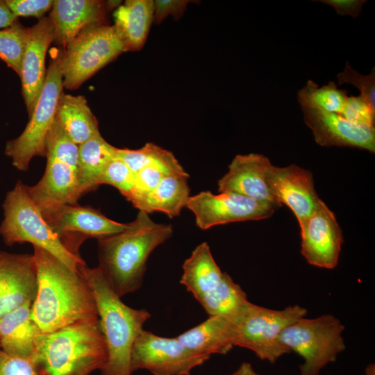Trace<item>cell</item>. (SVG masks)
Here are the masks:
<instances>
[{"mask_svg":"<svg viewBox=\"0 0 375 375\" xmlns=\"http://www.w3.org/2000/svg\"><path fill=\"white\" fill-rule=\"evenodd\" d=\"M37 290L31 317L42 333H49L80 320L98 317L95 301L78 272L54 256L33 246Z\"/></svg>","mask_w":375,"mask_h":375,"instance_id":"6da1fadb","label":"cell"},{"mask_svg":"<svg viewBox=\"0 0 375 375\" xmlns=\"http://www.w3.org/2000/svg\"><path fill=\"white\" fill-rule=\"evenodd\" d=\"M172 233L171 224L156 223L139 211L123 231L98 240V266L119 297L140 288L150 254Z\"/></svg>","mask_w":375,"mask_h":375,"instance_id":"7a4b0ae2","label":"cell"},{"mask_svg":"<svg viewBox=\"0 0 375 375\" xmlns=\"http://www.w3.org/2000/svg\"><path fill=\"white\" fill-rule=\"evenodd\" d=\"M93 295L100 327L105 340L107 358L100 370L102 375H132L131 354L133 345L151 314L135 309L121 300L112 289L101 268L78 266Z\"/></svg>","mask_w":375,"mask_h":375,"instance_id":"3957f363","label":"cell"},{"mask_svg":"<svg viewBox=\"0 0 375 375\" xmlns=\"http://www.w3.org/2000/svg\"><path fill=\"white\" fill-rule=\"evenodd\" d=\"M106 358L97 317L41 333L36 338L31 361L40 375H90L103 368Z\"/></svg>","mask_w":375,"mask_h":375,"instance_id":"277c9868","label":"cell"},{"mask_svg":"<svg viewBox=\"0 0 375 375\" xmlns=\"http://www.w3.org/2000/svg\"><path fill=\"white\" fill-rule=\"evenodd\" d=\"M0 235L7 246L28 242L48 251L71 269L85 263L70 252L44 219L30 197L26 185L18 181L3 201Z\"/></svg>","mask_w":375,"mask_h":375,"instance_id":"5b68a950","label":"cell"},{"mask_svg":"<svg viewBox=\"0 0 375 375\" xmlns=\"http://www.w3.org/2000/svg\"><path fill=\"white\" fill-rule=\"evenodd\" d=\"M344 326L335 316L325 314L315 318L301 317L281 333V342L303 359L300 375H319L346 349Z\"/></svg>","mask_w":375,"mask_h":375,"instance_id":"8992f818","label":"cell"},{"mask_svg":"<svg viewBox=\"0 0 375 375\" xmlns=\"http://www.w3.org/2000/svg\"><path fill=\"white\" fill-rule=\"evenodd\" d=\"M62 53V86L78 88L97 72L126 52L113 25L94 24L83 29Z\"/></svg>","mask_w":375,"mask_h":375,"instance_id":"52a82bcc","label":"cell"},{"mask_svg":"<svg viewBox=\"0 0 375 375\" xmlns=\"http://www.w3.org/2000/svg\"><path fill=\"white\" fill-rule=\"evenodd\" d=\"M62 53L51 59L43 88L24 131L7 142L5 153L19 171H26L35 156L46 157V138L55 120L59 97L62 92Z\"/></svg>","mask_w":375,"mask_h":375,"instance_id":"ba28073f","label":"cell"},{"mask_svg":"<svg viewBox=\"0 0 375 375\" xmlns=\"http://www.w3.org/2000/svg\"><path fill=\"white\" fill-rule=\"evenodd\" d=\"M307 312L305 308L297 304L274 310L251 302L234 322L235 347L251 350L260 359L274 363L290 353L281 342V333L297 319L306 317Z\"/></svg>","mask_w":375,"mask_h":375,"instance_id":"9c48e42d","label":"cell"},{"mask_svg":"<svg viewBox=\"0 0 375 375\" xmlns=\"http://www.w3.org/2000/svg\"><path fill=\"white\" fill-rule=\"evenodd\" d=\"M210 357L188 349L176 338H165L143 330L131 350L132 372L146 369L153 375H190Z\"/></svg>","mask_w":375,"mask_h":375,"instance_id":"30bf717a","label":"cell"},{"mask_svg":"<svg viewBox=\"0 0 375 375\" xmlns=\"http://www.w3.org/2000/svg\"><path fill=\"white\" fill-rule=\"evenodd\" d=\"M41 213L66 248L77 256L86 239L104 238L123 231L128 226L106 217L94 208L77 203L56 206Z\"/></svg>","mask_w":375,"mask_h":375,"instance_id":"8fae6325","label":"cell"},{"mask_svg":"<svg viewBox=\"0 0 375 375\" xmlns=\"http://www.w3.org/2000/svg\"><path fill=\"white\" fill-rule=\"evenodd\" d=\"M186 208L194 213L197 226L206 230L231 222L266 219L276 207L237 194L203 191L190 197Z\"/></svg>","mask_w":375,"mask_h":375,"instance_id":"7c38bea8","label":"cell"},{"mask_svg":"<svg viewBox=\"0 0 375 375\" xmlns=\"http://www.w3.org/2000/svg\"><path fill=\"white\" fill-rule=\"evenodd\" d=\"M267 183L274 201L292 210L299 227L323 201L315 190L312 173L294 164L283 167L271 164Z\"/></svg>","mask_w":375,"mask_h":375,"instance_id":"4fadbf2b","label":"cell"},{"mask_svg":"<svg viewBox=\"0 0 375 375\" xmlns=\"http://www.w3.org/2000/svg\"><path fill=\"white\" fill-rule=\"evenodd\" d=\"M300 230L301 253L306 260L315 267L334 269L344 240L334 213L324 201Z\"/></svg>","mask_w":375,"mask_h":375,"instance_id":"5bb4252c","label":"cell"},{"mask_svg":"<svg viewBox=\"0 0 375 375\" xmlns=\"http://www.w3.org/2000/svg\"><path fill=\"white\" fill-rule=\"evenodd\" d=\"M315 142L323 147H347L375 153V127L347 120L340 114L301 108Z\"/></svg>","mask_w":375,"mask_h":375,"instance_id":"9a60e30c","label":"cell"},{"mask_svg":"<svg viewBox=\"0 0 375 375\" xmlns=\"http://www.w3.org/2000/svg\"><path fill=\"white\" fill-rule=\"evenodd\" d=\"M272 162L258 153L238 154L228 172L218 181L219 192L244 196L260 203L279 206L273 199L267 183V173Z\"/></svg>","mask_w":375,"mask_h":375,"instance_id":"2e32d148","label":"cell"},{"mask_svg":"<svg viewBox=\"0 0 375 375\" xmlns=\"http://www.w3.org/2000/svg\"><path fill=\"white\" fill-rule=\"evenodd\" d=\"M37 271L33 255L0 251V317L33 301Z\"/></svg>","mask_w":375,"mask_h":375,"instance_id":"e0dca14e","label":"cell"},{"mask_svg":"<svg viewBox=\"0 0 375 375\" xmlns=\"http://www.w3.org/2000/svg\"><path fill=\"white\" fill-rule=\"evenodd\" d=\"M54 39V28L49 17H42L37 24L29 28L28 40L19 76L22 94L29 117L44 84L47 73L46 54Z\"/></svg>","mask_w":375,"mask_h":375,"instance_id":"ac0fdd59","label":"cell"},{"mask_svg":"<svg viewBox=\"0 0 375 375\" xmlns=\"http://www.w3.org/2000/svg\"><path fill=\"white\" fill-rule=\"evenodd\" d=\"M44 173L27 192L40 211L56 206L76 204L83 196L78 169L58 159L47 156Z\"/></svg>","mask_w":375,"mask_h":375,"instance_id":"d6986e66","label":"cell"},{"mask_svg":"<svg viewBox=\"0 0 375 375\" xmlns=\"http://www.w3.org/2000/svg\"><path fill=\"white\" fill-rule=\"evenodd\" d=\"M106 1L97 0H55L49 18L54 40L64 48L85 28L105 24Z\"/></svg>","mask_w":375,"mask_h":375,"instance_id":"ffe728a7","label":"cell"},{"mask_svg":"<svg viewBox=\"0 0 375 375\" xmlns=\"http://www.w3.org/2000/svg\"><path fill=\"white\" fill-rule=\"evenodd\" d=\"M236 335L235 323L226 317L217 315L209 316L177 338L192 351L210 357L228 353L235 347Z\"/></svg>","mask_w":375,"mask_h":375,"instance_id":"44dd1931","label":"cell"},{"mask_svg":"<svg viewBox=\"0 0 375 375\" xmlns=\"http://www.w3.org/2000/svg\"><path fill=\"white\" fill-rule=\"evenodd\" d=\"M33 301L0 317V349L5 353L31 360L36 338L42 333L31 317Z\"/></svg>","mask_w":375,"mask_h":375,"instance_id":"7402d4cb","label":"cell"},{"mask_svg":"<svg viewBox=\"0 0 375 375\" xmlns=\"http://www.w3.org/2000/svg\"><path fill=\"white\" fill-rule=\"evenodd\" d=\"M153 10L152 0H127L114 12L113 26L126 51H138L144 46L153 22Z\"/></svg>","mask_w":375,"mask_h":375,"instance_id":"603a6c76","label":"cell"},{"mask_svg":"<svg viewBox=\"0 0 375 375\" xmlns=\"http://www.w3.org/2000/svg\"><path fill=\"white\" fill-rule=\"evenodd\" d=\"M55 120L67 136L80 145L99 132L98 122L83 96L61 92Z\"/></svg>","mask_w":375,"mask_h":375,"instance_id":"cb8c5ba5","label":"cell"},{"mask_svg":"<svg viewBox=\"0 0 375 375\" xmlns=\"http://www.w3.org/2000/svg\"><path fill=\"white\" fill-rule=\"evenodd\" d=\"M188 177V174L165 175L150 194L133 206L147 214L161 212L170 218L178 216L190 197Z\"/></svg>","mask_w":375,"mask_h":375,"instance_id":"d4e9b609","label":"cell"},{"mask_svg":"<svg viewBox=\"0 0 375 375\" xmlns=\"http://www.w3.org/2000/svg\"><path fill=\"white\" fill-rule=\"evenodd\" d=\"M223 274L204 242L185 260L180 283L198 301L218 285Z\"/></svg>","mask_w":375,"mask_h":375,"instance_id":"484cf974","label":"cell"},{"mask_svg":"<svg viewBox=\"0 0 375 375\" xmlns=\"http://www.w3.org/2000/svg\"><path fill=\"white\" fill-rule=\"evenodd\" d=\"M116 149L99 132L78 146V176L83 195L100 185L103 170L115 158Z\"/></svg>","mask_w":375,"mask_h":375,"instance_id":"4316f807","label":"cell"},{"mask_svg":"<svg viewBox=\"0 0 375 375\" xmlns=\"http://www.w3.org/2000/svg\"><path fill=\"white\" fill-rule=\"evenodd\" d=\"M209 316L235 321L251 303L246 292L226 272L218 285L198 300Z\"/></svg>","mask_w":375,"mask_h":375,"instance_id":"83f0119b","label":"cell"},{"mask_svg":"<svg viewBox=\"0 0 375 375\" xmlns=\"http://www.w3.org/2000/svg\"><path fill=\"white\" fill-rule=\"evenodd\" d=\"M115 157L124 161L135 174L146 167H157L168 174H188L174 154L152 142L138 149H116Z\"/></svg>","mask_w":375,"mask_h":375,"instance_id":"f1b7e54d","label":"cell"},{"mask_svg":"<svg viewBox=\"0 0 375 375\" xmlns=\"http://www.w3.org/2000/svg\"><path fill=\"white\" fill-rule=\"evenodd\" d=\"M348 97L346 90L339 89L334 81L319 88L312 80L299 91L298 102L302 107L313 108L340 114Z\"/></svg>","mask_w":375,"mask_h":375,"instance_id":"f546056e","label":"cell"},{"mask_svg":"<svg viewBox=\"0 0 375 375\" xmlns=\"http://www.w3.org/2000/svg\"><path fill=\"white\" fill-rule=\"evenodd\" d=\"M29 36V28L17 20L0 30V58L20 76L24 55Z\"/></svg>","mask_w":375,"mask_h":375,"instance_id":"4dcf8cb0","label":"cell"},{"mask_svg":"<svg viewBox=\"0 0 375 375\" xmlns=\"http://www.w3.org/2000/svg\"><path fill=\"white\" fill-rule=\"evenodd\" d=\"M65 162L78 169V145L76 144L54 120L46 138V157Z\"/></svg>","mask_w":375,"mask_h":375,"instance_id":"1f68e13d","label":"cell"},{"mask_svg":"<svg viewBox=\"0 0 375 375\" xmlns=\"http://www.w3.org/2000/svg\"><path fill=\"white\" fill-rule=\"evenodd\" d=\"M135 178V173L124 161L115 157L104 167L99 178V185L113 186L127 199L132 191Z\"/></svg>","mask_w":375,"mask_h":375,"instance_id":"d6a6232c","label":"cell"},{"mask_svg":"<svg viewBox=\"0 0 375 375\" xmlns=\"http://www.w3.org/2000/svg\"><path fill=\"white\" fill-rule=\"evenodd\" d=\"M338 84H350L358 88L362 97L375 110V68L368 75L356 71L347 61L342 72L337 74Z\"/></svg>","mask_w":375,"mask_h":375,"instance_id":"836d02e7","label":"cell"},{"mask_svg":"<svg viewBox=\"0 0 375 375\" xmlns=\"http://www.w3.org/2000/svg\"><path fill=\"white\" fill-rule=\"evenodd\" d=\"M166 174L157 167H146L135 174L132 191L127 198L133 205L150 194Z\"/></svg>","mask_w":375,"mask_h":375,"instance_id":"e575fe53","label":"cell"},{"mask_svg":"<svg viewBox=\"0 0 375 375\" xmlns=\"http://www.w3.org/2000/svg\"><path fill=\"white\" fill-rule=\"evenodd\" d=\"M340 115L352 122L374 126L375 110L360 95L348 96Z\"/></svg>","mask_w":375,"mask_h":375,"instance_id":"d590c367","label":"cell"},{"mask_svg":"<svg viewBox=\"0 0 375 375\" xmlns=\"http://www.w3.org/2000/svg\"><path fill=\"white\" fill-rule=\"evenodd\" d=\"M6 3L13 15L18 17L41 18L52 8V0H6Z\"/></svg>","mask_w":375,"mask_h":375,"instance_id":"8d00e7d4","label":"cell"},{"mask_svg":"<svg viewBox=\"0 0 375 375\" xmlns=\"http://www.w3.org/2000/svg\"><path fill=\"white\" fill-rule=\"evenodd\" d=\"M0 375H40L31 360L9 355L0 349Z\"/></svg>","mask_w":375,"mask_h":375,"instance_id":"74e56055","label":"cell"},{"mask_svg":"<svg viewBox=\"0 0 375 375\" xmlns=\"http://www.w3.org/2000/svg\"><path fill=\"white\" fill-rule=\"evenodd\" d=\"M190 2L192 1L187 0L153 1V22L156 24H160L169 15L175 19L181 17Z\"/></svg>","mask_w":375,"mask_h":375,"instance_id":"f35d334b","label":"cell"},{"mask_svg":"<svg viewBox=\"0 0 375 375\" xmlns=\"http://www.w3.org/2000/svg\"><path fill=\"white\" fill-rule=\"evenodd\" d=\"M333 7L339 15L357 17L361 12L366 0H321L317 1Z\"/></svg>","mask_w":375,"mask_h":375,"instance_id":"ab89813d","label":"cell"},{"mask_svg":"<svg viewBox=\"0 0 375 375\" xmlns=\"http://www.w3.org/2000/svg\"><path fill=\"white\" fill-rule=\"evenodd\" d=\"M17 19L7 6L6 1L0 0V28H5L12 25L17 20Z\"/></svg>","mask_w":375,"mask_h":375,"instance_id":"60d3db41","label":"cell"},{"mask_svg":"<svg viewBox=\"0 0 375 375\" xmlns=\"http://www.w3.org/2000/svg\"><path fill=\"white\" fill-rule=\"evenodd\" d=\"M231 375H260L257 373L251 365L248 362L242 363Z\"/></svg>","mask_w":375,"mask_h":375,"instance_id":"b9f144b4","label":"cell"},{"mask_svg":"<svg viewBox=\"0 0 375 375\" xmlns=\"http://www.w3.org/2000/svg\"><path fill=\"white\" fill-rule=\"evenodd\" d=\"M365 375H375V366L374 364L367 365L365 369Z\"/></svg>","mask_w":375,"mask_h":375,"instance_id":"7bdbcfd3","label":"cell"}]
</instances>
